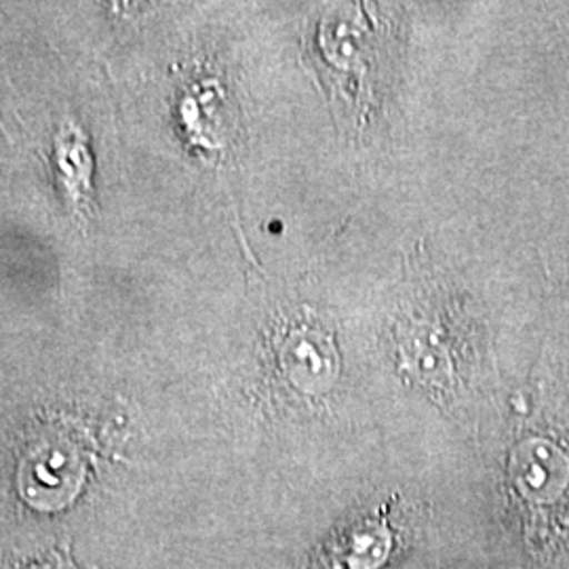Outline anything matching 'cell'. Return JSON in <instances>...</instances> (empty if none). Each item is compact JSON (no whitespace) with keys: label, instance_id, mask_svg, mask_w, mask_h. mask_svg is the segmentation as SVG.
I'll return each mask as SVG.
<instances>
[{"label":"cell","instance_id":"cell-1","mask_svg":"<svg viewBox=\"0 0 569 569\" xmlns=\"http://www.w3.org/2000/svg\"><path fill=\"white\" fill-rule=\"evenodd\" d=\"M395 545L385 515H371L327 542L305 569H380Z\"/></svg>","mask_w":569,"mask_h":569},{"label":"cell","instance_id":"cell-2","mask_svg":"<svg viewBox=\"0 0 569 569\" xmlns=\"http://www.w3.org/2000/svg\"><path fill=\"white\" fill-rule=\"evenodd\" d=\"M279 367L287 382L305 395H321L336 378V355L326 333L315 327L291 331L279 348Z\"/></svg>","mask_w":569,"mask_h":569},{"label":"cell","instance_id":"cell-3","mask_svg":"<svg viewBox=\"0 0 569 569\" xmlns=\"http://www.w3.org/2000/svg\"><path fill=\"white\" fill-rule=\"evenodd\" d=\"M555 453H557L555 446L538 443V441L521 446L515 453L512 479L519 493L528 500L529 505H536V507L550 505L568 488L569 460H566L563 453H559L550 465Z\"/></svg>","mask_w":569,"mask_h":569}]
</instances>
